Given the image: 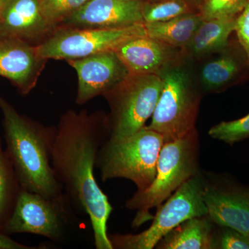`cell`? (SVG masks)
Segmentation results:
<instances>
[{
    "mask_svg": "<svg viewBox=\"0 0 249 249\" xmlns=\"http://www.w3.org/2000/svg\"><path fill=\"white\" fill-rule=\"evenodd\" d=\"M78 77L76 103L82 105L114 89L129 74L115 52L69 60Z\"/></svg>",
    "mask_w": 249,
    "mask_h": 249,
    "instance_id": "7c38bea8",
    "label": "cell"
},
{
    "mask_svg": "<svg viewBox=\"0 0 249 249\" xmlns=\"http://www.w3.org/2000/svg\"><path fill=\"white\" fill-rule=\"evenodd\" d=\"M163 88L156 75H132L103 96L110 106L109 138L128 137L145 127L152 118Z\"/></svg>",
    "mask_w": 249,
    "mask_h": 249,
    "instance_id": "52a82bcc",
    "label": "cell"
},
{
    "mask_svg": "<svg viewBox=\"0 0 249 249\" xmlns=\"http://www.w3.org/2000/svg\"><path fill=\"white\" fill-rule=\"evenodd\" d=\"M235 33L245 52L249 67V3L237 16Z\"/></svg>",
    "mask_w": 249,
    "mask_h": 249,
    "instance_id": "484cf974",
    "label": "cell"
},
{
    "mask_svg": "<svg viewBox=\"0 0 249 249\" xmlns=\"http://www.w3.org/2000/svg\"><path fill=\"white\" fill-rule=\"evenodd\" d=\"M237 16L203 19L182 49L186 61L196 63L222 50L235 32Z\"/></svg>",
    "mask_w": 249,
    "mask_h": 249,
    "instance_id": "e0dca14e",
    "label": "cell"
},
{
    "mask_svg": "<svg viewBox=\"0 0 249 249\" xmlns=\"http://www.w3.org/2000/svg\"><path fill=\"white\" fill-rule=\"evenodd\" d=\"M114 52L132 75L160 76L170 67L186 61L181 49L147 36L132 39Z\"/></svg>",
    "mask_w": 249,
    "mask_h": 249,
    "instance_id": "4fadbf2b",
    "label": "cell"
},
{
    "mask_svg": "<svg viewBox=\"0 0 249 249\" xmlns=\"http://www.w3.org/2000/svg\"><path fill=\"white\" fill-rule=\"evenodd\" d=\"M22 190L0 137V231L4 232Z\"/></svg>",
    "mask_w": 249,
    "mask_h": 249,
    "instance_id": "ffe728a7",
    "label": "cell"
},
{
    "mask_svg": "<svg viewBox=\"0 0 249 249\" xmlns=\"http://www.w3.org/2000/svg\"><path fill=\"white\" fill-rule=\"evenodd\" d=\"M6 152L23 190L47 197L65 193L54 174L52 152L56 127H45L18 114L0 98Z\"/></svg>",
    "mask_w": 249,
    "mask_h": 249,
    "instance_id": "7a4b0ae2",
    "label": "cell"
},
{
    "mask_svg": "<svg viewBox=\"0 0 249 249\" xmlns=\"http://www.w3.org/2000/svg\"><path fill=\"white\" fill-rule=\"evenodd\" d=\"M72 208L74 207L65 193L47 197L22 189L4 233L34 234L60 243L71 221Z\"/></svg>",
    "mask_w": 249,
    "mask_h": 249,
    "instance_id": "ba28073f",
    "label": "cell"
},
{
    "mask_svg": "<svg viewBox=\"0 0 249 249\" xmlns=\"http://www.w3.org/2000/svg\"><path fill=\"white\" fill-rule=\"evenodd\" d=\"M209 134L213 139L231 145L249 139V113L240 119L222 121L213 126Z\"/></svg>",
    "mask_w": 249,
    "mask_h": 249,
    "instance_id": "7402d4cb",
    "label": "cell"
},
{
    "mask_svg": "<svg viewBox=\"0 0 249 249\" xmlns=\"http://www.w3.org/2000/svg\"><path fill=\"white\" fill-rule=\"evenodd\" d=\"M89 0H40L41 11L49 25L73 14Z\"/></svg>",
    "mask_w": 249,
    "mask_h": 249,
    "instance_id": "603a6c76",
    "label": "cell"
},
{
    "mask_svg": "<svg viewBox=\"0 0 249 249\" xmlns=\"http://www.w3.org/2000/svg\"><path fill=\"white\" fill-rule=\"evenodd\" d=\"M217 224L209 215L187 219L160 241L157 249H214Z\"/></svg>",
    "mask_w": 249,
    "mask_h": 249,
    "instance_id": "ac0fdd59",
    "label": "cell"
},
{
    "mask_svg": "<svg viewBox=\"0 0 249 249\" xmlns=\"http://www.w3.org/2000/svg\"><path fill=\"white\" fill-rule=\"evenodd\" d=\"M0 37H33L49 27L40 0H1Z\"/></svg>",
    "mask_w": 249,
    "mask_h": 249,
    "instance_id": "9a60e30c",
    "label": "cell"
},
{
    "mask_svg": "<svg viewBox=\"0 0 249 249\" xmlns=\"http://www.w3.org/2000/svg\"><path fill=\"white\" fill-rule=\"evenodd\" d=\"M200 13V6L191 0L145 1L142 6L144 24L165 22L186 15Z\"/></svg>",
    "mask_w": 249,
    "mask_h": 249,
    "instance_id": "44dd1931",
    "label": "cell"
},
{
    "mask_svg": "<svg viewBox=\"0 0 249 249\" xmlns=\"http://www.w3.org/2000/svg\"><path fill=\"white\" fill-rule=\"evenodd\" d=\"M249 249V235L227 227L218 226L214 249Z\"/></svg>",
    "mask_w": 249,
    "mask_h": 249,
    "instance_id": "d4e9b609",
    "label": "cell"
},
{
    "mask_svg": "<svg viewBox=\"0 0 249 249\" xmlns=\"http://www.w3.org/2000/svg\"><path fill=\"white\" fill-rule=\"evenodd\" d=\"M204 201L218 226L249 235V186L228 175L204 173Z\"/></svg>",
    "mask_w": 249,
    "mask_h": 249,
    "instance_id": "30bf717a",
    "label": "cell"
},
{
    "mask_svg": "<svg viewBox=\"0 0 249 249\" xmlns=\"http://www.w3.org/2000/svg\"><path fill=\"white\" fill-rule=\"evenodd\" d=\"M143 0H89L67 18L84 28H121L144 24Z\"/></svg>",
    "mask_w": 249,
    "mask_h": 249,
    "instance_id": "5bb4252c",
    "label": "cell"
},
{
    "mask_svg": "<svg viewBox=\"0 0 249 249\" xmlns=\"http://www.w3.org/2000/svg\"><path fill=\"white\" fill-rule=\"evenodd\" d=\"M1 0H0V9H1Z\"/></svg>",
    "mask_w": 249,
    "mask_h": 249,
    "instance_id": "f546056e",
    "label": "cell"
},
{
    "mask_svg": "<svg viewBox=\"0 0 249 249\" xmlns=\"http://www.w3.org/2000/svg\"><path fill=\"white\" fill-rule=\"evenodd\" d=\"M52 152L54 174L73 207L89 217L97 249H113L107 222L113 208L95 178L98 154L109 138L107 116L70 110L56 127Z\"/></svg>",
    "mask_w": 249,
    "mask_h": 249,
    "instance_id": "6da1fadb",
    "label": "cell"
},
{
    "mask_svg": "<svg viewBox=\"0 0 249 249\" xmlns=\"http://www.w3.org/2000/svg\"><path fill=\"white\" fill-rule=\"evenodd\" d=\"M163 88L148 128L163 136L165 142L182 138L196 130L202 90L193 64L184 61L160 76Z\"/></svg>",
    "mask_w": 249,
    "mask_h": 249,
    "instance_id": "277c9868",
    "label": "cell"
},
{
    "mask_svg": "<svg viewBox=\"0 0 249 249\" xmlns=\"http://www.w3.org/2000/svg\"><path fill=\"white\" fill-rule=\"evenodd\" d=\"M204 173L199 171L157 207L151 226L140 233L109 234L113 249H152L187 219L208 214L204 201Z\"/></svg>",
    "mask_w": 249,
    "mask_h": 249,
    "instance_id": "8992f818",
    "label": "cell"
},
{
    "mask_svg": "<svg viewBox=\"0 0 249 249\" xmlns=\"http://www.w3.org/2000/svg\"><path fill=\"white\" fill-rule=\"evenodd\" d=\"M146 36L144 24L121 28H87L59 33L36 47L41 60H74L115 52L125 42Z\"/></svg>",
    "mask_w": 249,
    "mask_h": 249,
    "instance_id": "9c48e42d",
    "label": "cell"
},
{
    "mask_svg": "<svg viewBox=\"0 0 249 249\" xmlns=\"http://www.w3.org/2000/svg\"><path fill=\"white\" fill-rule=\"evenodd\" d=\"M164 143L163 136L147 125L124 138L107 139L98 152L96 165L103 182L125 178L135 184L137 191L146 189L155 179Z\"/></svg>",
    "mask_w": 249,
    "mask_h": 249,
    "instance_id": "5b68a950",
    "label": "cell"
},
{
    "mask_svg": "<svg viewBox=\"0 0 249 249\" xmlns=\"http://www.w3.org/2000/svg\"><path fill=\"white\" fill-rule=\"evenodd\" d=\"M200 140L196 129L182 138L165 142L160 150L153 182L136 192L126 201L127 209L137 211L132 227L139 228L153 216L150 211L166 201L199 170Z\"/></svg>",
    "mask_w": 249,
    "mask_h": 249,
    "instance_id": "3957f363",
    "label": "cell"
},
{
    "mask_svg": "<svg viewBox=\"0 0 249 249\" xmlns=\"http://www.w3.org/2000/svg\"><path fill=\"white\" fill-rule=\"evenodd\" d=\"M45 247H35L19 243L13 240L9 235L0 231V249H40Z\"/></svg>",
    "mask_w": 249,
    "mask_h": 249,
    "instance_id": "4316f807",
    "label": "cell"
},
{
    "mask_svg": "<svg viewBox=\"0 0 249 249\" xmlns=\"http://www.w3.org/2000/svg\"><path fill=\"white\" fill-rule=\"evenodd\" d=\"M40 60L36 47L16 37H0V76L14 82L22 92L32 87L31 80Z\"/></svg>",
    "mask_w": 249,
    "mask_h": 249,
    "instance_id": "2e32d148",
    "label": "cell"
},
{
    "mask_svg": "<svg viewBox=\"0 0 249 249\" xmlns=\"http://www.w3.org/2000/svg\"><path fill=\"white\" fill-rule=\"evenodd\" d=\"M200 13L186 15L165 22L144 24L146 36L182 49L203 21Z\"/></svg>",
    "mask_w": 249,
    "mask_h": 249,
    "instance_id": "d6986e66",
    "label": "cell"
},
{
    "mask_svg": "<svg viewBox=\"0 0 249 249\" xmlns=\"http://www.w3.org/2000/svg\"><path fill=\"white\" fill-rule=\"evenodd\" d=\"M193 2L196 3V4L199 5V6H201V4L204 2L206 0H191Z\"/></svg>",
    "mask_w": 249,
    "mask_h": 249,
    "instance_id": "83f0119b",
    "label": "cell"
},
{
    "mask_svg": "<svg viewBox=\"0 0 249 249\" xmlns=\"http://www.w3.org/2000/svg\"><path fill=\"white\" fill-rule=\"evenodd\" d=\"M192 64L204 93L223 92L249 78L248 61L237 37H231L220 52Z\"/></svg>",
    "mask_w": 249,
    "mask_h": 249,
    "instance_id": "8fae6325",
    "label": "cell"
},
{
    "mask_svg": "<svg viewBox=\"0 0 249 249\" xmlns=\"http://www.w3.org/2000/svg\"><path fill=\"white\" fill-rule=\"evenodd\" d=\"M249 0H206L200 6L203 19L234 17L243 11Z\"/></svg>",
    "mask_w": 249,
    "mask_h": 249,
    "instance_id": "cb8c5ba5",
    "label": "cell"
},
{
    "mask_svg": "<svg viewBox=\"0 0 249 249\" xmlns=\"http://www.w3.org/2000/svg\"><path fill=\"white\" fill-rule=\"evenodd\" d=\"M144 1H158V0H143Z\"/></svg>",
    "mask_w": 249,
    "mask_h": 249,
    "instance_id": "f1b7e54d",
    "label": "cell"
}]
</instances>
